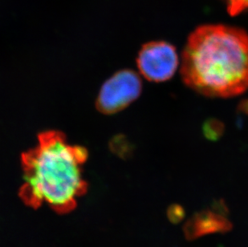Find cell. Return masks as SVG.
<instances>
[{
	"label": "cell",
	"mask_w": 248,
	"mask_h": 247,
	"mask_svg": "<svg viewBox=\"0 0 248 247\" xmlns=\"http://www.w3.org/2000/svg\"><path fill=\"white\" fill-rule=\"evenodd\" d=\"M181 74L190 89L210 97H233L248 89V34L222 24L200 26L183 51Z\"/></svg>",
	"instance_id": "1"
},
{
	"label": "cell",
	"mask_w": 248,
	"mask_h": 247,
	"mask_svg": "<svg viewBox=\"0 0 248 247\" xmlns=\"http://www.w3.org/2000/svg\"><path fill=\"white\" fill-rule=\"evenodd\" d=\"M233 225L227 217L213 210H202L196 213L183 226L185 238L194 241L213 233H228Z\"/></svg>",
	"instance_id": "5"
},
{
	"label": "cell",
	"mask_w": 248,
	"mask_h": 247,
	"mask_svg": "<svg viewBox=\"0 0 248 247\" xmlns=\"http://www.w3.org/2000/svg\"><path fill=\"white\" fill-rule=\"evenodd\" d=\"M166 215L169 221L172 224H178L183 222L186 217L185 209L179 204H173L167 209Z\"/></svg>",
	"instance_id": "7"
},
{
	"label": "cell",
	"mask_w": 248,
	"mask_h": 247,
	"mask_svg": "<svg viewBox=\"0 0 248 247\" xmlns=\"http://www.w3.org/2000/svg\"><path fill=\"white\" fill-rule=\"evenodd\" d=\"M141 88L140 77L134 71H120L104 84L96 100V108L104 114L120 112L138 98Z\"/></svg>",
	"instance_id": "3"
},
{
	"label": "cell",
	"mask_w": 248,
	"mask_h": 247,
	"mask_svg": "<svg viewBox=\"0 0 248 247\" xmlns=\"http://www.w3.org/2000/svg\"><path fill=\"white\" fill-rule=\"evenodd\" d=\"M137 63L140 73L148 80L164 82L173 77L179 58L174 46L166 41H152L139 51Z\"/></svg>",
	"instance_id": "4"
},
{
	"label": "cell",
	"mask_w": 248,
	"mask_h": 247,
	"mask_svg": "<svg viewBox=\"0 0 248 247\" xmlns=\"http://www.w3.org/2000/svg\"><path fill=\"white\" fill-rule=\"evenodd\" d=\"M231 15H237L248 11V0H222Z\"/></svg>",
	"instance_id": "8"
},
{
	"label": "cell",
	"mask_w": 248,
	"mask_h": 247,
	"mask_svg": "<svg viewBox=\"0 0 248 247\" xmlns=\"http://www.w3.org/2000/svg\"><path fill=\"white\" fill-rule=\"evenodd\" d=\"M212 209H213L212 210L215 212L223 215L225 217L228 215V212H229L227 205H226L224 200H222V199L215 201L213 205H212Z\"/></svg>",
	"instance_id": "9"
},
{
	"label": "cell",
	"mask_w": 248,
	"mask_h": 247,
	"mask_svg": "<svg viewBox=\"0 0 248 247\" xmlns=\"http://www.w3.org/2000/svg\"><path fill=\"white\" fill-rule=\"evenodd\" d=\"M37 145L22 155L24 184L19 194L27 205H46L58 213H68L85 193L83 166L86 149L68 144L58 131L38 136Z\"/></svg>",
	"instance_id": "2"
},
{
	"label": "cell",
	"mask_w": 248,
	"mask_h": 247,
	"mask_svg": "<svg viewBox=\"0 0 248 247\" xmlns=\"http://www.w3.org/2000/svg\"><path fill=\"white\" fill-rule=\"evenodd\" d=\"M224 132V124L216 119H209L203 125L204 136L211 140H217Z\"/></svg>",
	"instance_id": "6"
},
{
	"label": "cell",
	"mask_w": 248,
	"mask_h": 247,
	"mask_svg": "<svg viewBox=\"0 0 248 247\" xmlns=\"http://www.w3.org/2000/svg\"><path fill=\"white\" fill-rule=\"evenodd\" d=\"M240 110L248 114V101H245V102L243 103V105H241Z\"/></svg>",
	"instance_id": "10"
}]
</instances>
